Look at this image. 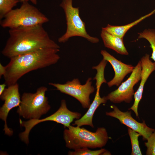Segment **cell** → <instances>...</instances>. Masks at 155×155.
Here are the masks:
<instances>
[{"label": "cell", "instance_id": "2", "mask_svg": "<svg viewBox=\"0 0 155 155\" xmlns=\"http://www.w3.org/2000/svg\"><path fill=\"white\" fill-rule=\"evenodd\" d=\"M59 51V48H45L11 57L5 66V83L7 86L15 84L30 71L55 64L60 59Z\"/></svg>", "mask_w": 155, "mask_h": 155}, {"label": "cell", "instance_id": "16", "mask_svg": "<svg viewBox=\"0 0 155 155\" xmlns=\"http://www.w3.org/2000/svg\"><path fill=\"white\" fill-rule=\"evenodd\" d=\"M138 39L143 38L146 39L150 44L152 51L150 58L155 62V29H146L143 32L138 33Z\"/></svg>", "mask_w": 155, "mask_h": 155}, {"label": "cell", "instance_id": "24", "mask_svg": "<svg viewBox=\"0 0 155 155\" xmlns=\"http://www.w3.org/2000/svg\"><path fill=\"white\" fill-rule=\"evenodd\" d=\"M20 1H22V2L24 1H26V0H20Z\"/></svg>", "mask_w": 155, "mask_h": 155}, {"label": "cell", "instance_id": "8", "mask_svg": "<svg viewBox=\"0 0 155 155\" xmlns=\"http://www.w3.org/2000/svg\"><path fill=\"white\" fill-rule=\"evenodd\" d=\"M142 69L140 61L134 67L128 78L121 83L117 89L106 96L107 100L115 103L123 102L130 103L134 94L133 87L141 80Z\"/></svg>", "mask_w": 155, "mask_h": 155}, {"label": "cell", "instance_id": "17", "mask_svg": "<svg viewBox=\"0 0 155 155\" xmlns=\"http://www.w3.org/2000/svg\"><path fill=\"white\" fill-rule=\"evenodd\" d=\"M128 134L130 137L132 147L131 155H142L138 139L141 135L130 128H128Z\"/></svg>", "mask_w": 155, "mask_h": 155}, {"label": "cell", "instance_id": "21", "mask_svg": "<svg viewBox=\"0 0 155 155\" xmlns=\"http://www.w3.org/2000/svg\"><path fill=\"white\" fill-rule=\"evenodd\" d=\"M6 72V69L5 66H3L1 63H0V78L3 76Z\"/></svg>", "mask_w": 155, "mask_h": 155}, {"label": "cell", "instance_id": "12", "mask_svg": "<svg viewBox=\"0 0 155 155\" xmlns=\"http://www.w3.org/2000/svg\"><path fill=\"white\" fill-rule=\"evenodd\" d=\"M142 72L140 86L134 95V102L128 109L133 111L136 116L139 117L138 108L139 104L142 98L144 86L151 74L155 71V62L150 59V55L146 54L141 59Z\"/></svg>", "mask_w": 155, "mask_h": 155}, {"label": "cell", "instance_id": "18", "mask_svg": "<svg viewBox=\"0 0 155 155\" xmlns=\"http://www.w3.org/2000/svg\"><path fill=\"white\" fill-rule=\"evenodd\" d=\"M20 0H0V19L1 20L13 10Z\"/></svg>", "mask_w": 155, "mask_h": 155}, {"label": "cell", "instance_id": "5", "mask_svg": "<svg viewBox=\"0 0 155 155\" xmlns=\"http://www.w3.org/2000/svg\"><path fill=\"white\" fill-rule=\"evenodd\" d=\"M72 1L73 0H62L60 4L65 13L67 28L65 32L59 38L58 42L65 43L71 37L80 36L91 43H98L99 39L97 38L92 36L87 32L85 23L80 16L79 8L73 6Z\"/></svg>", "mask_w": 155, "mask_h": 155}, {"label": "cell", "instance_id": "1", "mask_svg": "<svg viewBox=\"0 0 155 155\" xmlns=\"http://www.w3.org/2000/svg\"><path fill=\"white\" fill-rule=\"evenodd\" d=\"M9 33L1 53L10 59L43 48H60L50 38L42 24L10 29Z\"/></svg>", "mask_w": 155, "mask_h": 155}, {"label": "cell", "instance_id": "9", "mask_svg": "<svg viewBox=\"0 0 155 155\" xmlns=\"http://www.w3.org/2000/svg\"><path fill=\"white\" fill-rule=\"evenodd\" d=\"M0 98L4 101L0 109V118L5 122L3 130L5 134L11 136L13 131L7 127L6 120L9 111L12 108L19 106L21 103L18 84L17 83L8 86L0 95Z\"/></svg>", "mask_w": 155, "mask_h": 155}, {"label": "cell", "instance_id": "4", "mask_svg": "<svg viewBox=\"0 0 155 155\" xmlns=\"http://www.w3.org/2000/svg\"><path fill=\"white\" fill-rule=\"evenodd\" d=\"M28 0L22 2L20 7L13 9L0 21L3 28L12 29L43 24L49 19L36 7L30 4Z\"/></svg>", "mask_w": 155, "mask_h": 155}, {"label": "cell", "instance_id": "14", "mask_svg": "<svg viewBox=\"0 0 155 155\" xmlns=\"http://www.w3.org/2000/svg\"><path fill=\"white\" fill-rule=\"evenodd\" d=\"M100 36L105 47L115 51L122 55H128L123 38L114 36L102 28Z\"/></svg>", "mask_w": 155, "mask_h": 155}, {"label": "cell", "instance_id": "10", "mask_svg": "<svg viewBox=\"0 0 155 155\" xmlns=\"http://www.w3.org/2000/svg\"><path fill=\"white\" fill-rule=\"evenodd\" d=\"M111 108L113 110L106 112V115L117 119L122 124L140 133L142 137L143 140H147L155 131V129L148 127L144 121L142 123L136 121L132 117L131 111L122 112L114 105H111Z\"/></svg>", "mask_w": 155, "mask_h": 155}, {"label": "cell", "instance_id": "11", "mask_svg": "<svg viewBox=\"0 0 155 155\" xmlns=\"http://www.w3.org/2000/svg\"><path fill=\"white\" fill-rule=\"evenodd\" d=\"M100 53L103 56V59L111 65L115 72L113 79L107 83L108 86L109 87L114 85L119 86L125 77L132 72L135 67L123 63L105 50H101Z\"/></svg>", "mask_w": 155, "mask_h": 155}, {"label": "cell", "instance_id": "19", "mask_svg": "<svg viewBox=\"0 0 155 155\" xmlns=\"http://www.w3.org/2000/svg\"><path fill=\"white\" fill-rule=\"evenodd\" d=\"M74 151H69L68 152L69 155H103L106 150L104 148L92 150L87 148H84L74 150Z\"/></svg>", "mask_w": 155, "mask_h": 155}, {"label": "cell", "instance_id": "20", "mask_svg": "<svg viewBox=\"0 0 155 155\" xmlns=\"http://www.w3.org/2000/svg\"><path fill=\"white\" fill-rule=\"evenodd\" d=\"M144 144L147 148L146 154L155 155V131L148 138Z\"/></svg>", "mask_w": 155, "mask_h": 155}, {"label": "cell", "instance_id": "7", "mask_svg": "<svg viewBox=\"0 0 155 155\" xmlns=\"http://www.w3.org/2000/svg\"><path fill=\"white\" fill-rule=\"evenodd\" d=\"M92 78H89L86 83L82 85L78 78L68 81L64 84L49 83V85L56 88L61 92L70 96L78 100L84 108H88L91 103L90 95L95 91L92 85Z\"/></svg>", "mask_w": 155, "mask_h": 155}, {"label": "cell", "instance_id": "15", "mask_svg": "<svg viewBox=\"0 0 155 155\" xmlns=\"http://www.w3.org/2000/svg\"><path fill=\"white\" fill-rule=\"evenodd\" d=\"M155 13V9L148 14L127 24L121 26H116L108 24L106 27L103 28L108 32L114 36L123 38L125 34L131 28Z\"/></svg>", "mask_w": 155, "mask_h": 155}, {"label": "cell", "instance_id": "6", "mask_svg": "<svg viewBox=\"0 0 155 155\" xmlns=\"http://www.w3.org/2000/svg\"><path fill=\"white\" fill-rule=\"evenodd\" d=\"M47 90L45 86L38 88L35 93H24L17 113L26 119H39L50 109L48 98L45 96Z\"/></svg>", "mask_w": 155, "mask_h": 155}, {"label": "cell", "instance_id": "3", "mask_svg": "<svg viewBox=\"0 0 155 155\" xmlns=\"http://www.w3.org/2000/svg\"><path fill=\"white\" fill-rule=\"evenodd\" d=\"M63 135L66 146L73 150L101 148L106 145L109 138L103 127H99L95 132H92L84 128L70 125L64 130Z\"/></svg>", "mask_w": 155, "mask_h": 155}, {"label": "cell", "instance_id": "13", "mask_svg": "<svg viewBox=\"0 0 155 155\" xmlns=\"http://www.w3.org/2000/svg\"><path fill=\"white\" fill-rule=\"evenodd\" d=\"M102 84L100 81L96 82V92L92 102L86 113L80 119L76 120L72 124L73 125L81 127L87 125L94 127L92 120L94 113L101 104L106 103L107 100L106 96L101 97L100 96V90Z\"/></svg>", "mask_w": 155, "mask_h": 155}, {"label": "cell", "instance_id": "22", "mask_svg": "<svg viewBox=\"0 0 155 155\" xmlns=\"http://www.w3.org/2000/svg\"><path fill=\"white\" fill-rule=\"evenodd\" d=\"M7 84L5 83L0 85V95H1L5 89Z\"/></svg>", "mask_w": 155, "mask_h": 155}, {"label": "cell", "instance_id": "23", "mask_svg": "<svg viewBox=\"0 0 155 155\" xmlns=\"http://www.w3.org/2000/svg\"><path fill=\"white\" fill-rule=\"evenodd\" d=\"M30 1L34 5H36L37 4V0H28Z\"/></svg>", "mask_w": 155, "mask_h": 155}]
</instances>
